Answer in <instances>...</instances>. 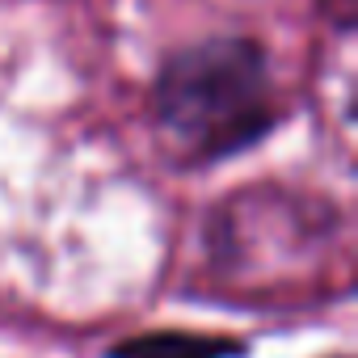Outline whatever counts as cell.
Returning a JSON list of instances; mask_svg holds the SVG:
<instances>
[{
    "mask_svg": "<svg viewBox=\"0 0 358 358\" xmlns=\"http://www.w3.org/2000/svg\"><path fill=\"white\" fill-rule=\"evenodd\" d=\"M156 118L190 156H232L274 122L266 59L245 38H211L173 55L156 76Z\"/></svg>",
    "mask_w": 358,
    "mask_h": 358,
    "instance_id": "cell-1",
    "label": "cell"
},
{
    "mask_svg": "<svg viewBox=\"0 0 358 358\" xmlns=\"http://www.w3.org/2000/svg\"><path fill=\"white\" fill-rule=\"evenodd\" d=\"M241 345L232 337L203 333H143L110 350V358H236Z\"/></svg>",
    "mask_w": 358,
    "mask_h": 358,
    "instance_id": "cell-2",
    "label": "cell"
}]
</instances>
